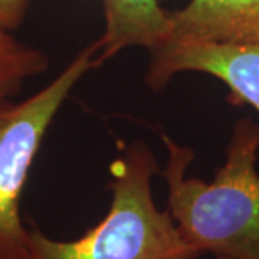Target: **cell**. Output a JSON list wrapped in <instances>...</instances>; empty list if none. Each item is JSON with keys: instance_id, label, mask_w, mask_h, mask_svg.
Wrapping results in <instances>:
<instances>
[{"instance_id": "6da1fadb", "label": "cell", "mask_w": 259, "mask_h": 259, "mask_svg": "<svg viewBox=\"0 0 259 259\" xmlns=\"http://www.w3.org/2000/svg\"><path fill=\"white\" fill-rule=\"evenodd\" d=\"M167 210L194 249L219 259H259V124L236 122L226 160L212 182L186 177L194 153L163 136Z\"/></svg>"}, {"instance_id": "52a82bcc", "label": "cell", "mask_w": 259, "mask_h": 259, "mask_svg": "<svg viewBox=\"0 0 259 259\" xmlns=\"http://www.w3.org/2000/svg\"><path fill=\"white\" fill-rule=\"evenodd\" d=\"M48 68L49 58L42 51L19 42L10 30L0 28V101L13 100L28 79Z\"/></svg>"}, {"instance_id": "9c48e42d", "label": "cell", "mask_w": 259, "mask_h": 259, "mask_svg": "<svg viewBox=\"0 0 259 259\" xmlns=\"http://www.w3.org/2000/svg\"><path fill=\"white\" fill-rule=\"evenodd\" d=\"M214 259H219V258H214Z\"/></svg>"}, {"instance_id": "277c9868", "label": "cell", "mask_w": 259, "mask_h": 259, "mask_svg": "<svg viewBox=\"0 0 259 259\" xmlns=\"http://www.w3.org/2000/svg\"><path fill=\"white\" fill-rule=\"evenodd\" d=\"M180 72H202L229 88V101L248 104L259 112V42L173 44L151 51L146 82L161 90Z\"/></svg>"}, {"instance_id": "5b68a950", "label": "cell", "mask_w": 259, "mask_h": 259, "mask_svg": "<svg viewBox=\"0 0 259 259\" xmlns=\"http://www.w3.org/2000/svg\"><path fill=\"white\" fill-rule=\"evenodd\" d=\"M202 42H259V0H190L170 13L164 45Z\"/></svg>"}, {"instance_id": "ba28073f", "label": "cell", "mask_w": 259, "mask_h": 259, "mask_svg": "<svg viewBox=\"0 0 259 259\" xmlns=\"http://www.w3.org/2000/svg\"><path fill=\"white\" fill-rule=\"evenodd\" d=\"M29 0H0V28L18 29L26 16Z\"/></svg>"}, {"instance_id": "7a4b0ae2", "label": "cell", "mask_w": 259, "mask_h": 259, "mask_svg": "<svg viewBox=\"0 0 259 259\" xmlns=\"http://www.w3.org/2000/svg\"><path fill=\"white\" fill-rule=\"evenodd\" d=\"M111 203L105 218L75 241L29 231L25 259H194L168 210H160L151 180L161 170L151 148L134 141L110 166Z\"/></svg>"}, {"instance_id": "3957f363", "label": "cell", "mask_w": 259, "mask_h": 259, "mask_svg": "<svg viewBox=\"0 0 259 259\" xmlns=\"http://www.w3.org/2000/svg\"><path fill=\"white\" fill-rule=\"evenodd\" d=\"M97 65L93 44L36 94L0 101V259L26 258L29 229L20 218V199L30 167L75 83Z\"/></svg>"}, {"instance_id": "8992f818", "label": "cell", "mask_w": 259, "mask_h": 259, "mask_svg": "<svg viewBox=\"0 0 259 259\" xmlns=\"http://www.w3.org/2000/svg\"><path fill=\"white\" fill-rule=\"evenodd\" d=\"M105 30L95 42L97 64L121 49L144 47L151 51L164 45L170 32V13L157 0H104Z\"/></svg>"}]
</instances>
